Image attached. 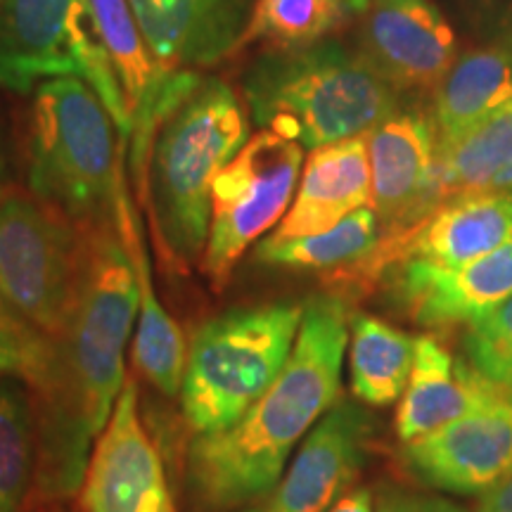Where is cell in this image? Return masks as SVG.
<instances>
[{"label": "cell", "mask_w": 512, "mask_h": 512, "mask_svg": "<svg viewBox=\"0 0 512 512\" xmlns=\"http://www.w3.org/2000/svg\"><path fill=\"white\" fill-rule=\"evenodd\" d=\"M3 183H5V166H3V157H0V200H3V197H5Z\"/></svg>", "instance_id": "836d02e7"}, {"label": "cell", "mask_w": 512, "mask_h": 512, "mask_svg": "<svg viewBox=\"0 0 512 512\" xmlns=\"http://www.w3.org/2000/svg\"><path fill=\"white\" fill-rule=\"evenodd\" d=\"M512 242V192L458 197L439 204L399 240H384L368 264V275L382 278L394 261L422 259L434 266H465Z\"/></svg>", "instance_id": "2e32d148"}, {"label": "cell", "mask_w": 512, "mask_h": 512, "mask_svg": "<svg viewBox=\"0 0 512 512\" xmlns=\"http://www.w3.org/2000/svg\"><path fill=\"white\" fill-rule=\"evenodd\" d=\"M0 375L27 384L36 406L53 399L62 377L55 339L36 328L5 297H0Z\"/></svg>", "instance_id": "484cf974"}, {"label": "cell", "mask_w": 512, "mask_h": 512, "mask_svg": "<svg viewBox=\"0 0 512 512\" xmlns=\"http://www.w3.org/2000/svg\"><path fill=\"white\" fill-rule=\"evenodd\" d=\"M418 337L370 313L349 318V380L361 403L387 408L406 392Z\"/></svg>", "instance_id": "cb8c5ba5"}, {"label": "cell", "mask_w": 512, "mask_h": 512, "mask_svg": "<svg viewBox=\"0 0 512 512\" xmlns=\"http://www.w3.org/2000/svg\"><path fill=\"white\" fill-rule=\"evenodd\" d=\"M358 55L396 93H434L458 60V38L430 0H373Z\"/></svg>", "instance_id": "4fadbf2b"}, {"label": "cell", "mask_w": 512, "mask_h": 512, "mask_svg": "<svg viewBox=\"0 0 512 512\" xmlns=\"http://www.w3.org/2000/svg\"><path fill=\"white\" fill-rule=\"evenodd\" d=\"M344 3H347L349 12H366L368 5L373 3V0H344Z\"/></svg>", "instance_id": "1f68e13d"}, {"label": "cell", "mask_w": 512, "mask_h": 512, "mask_svg": "<svg viewBox=\"0 0 512 512\" xmlns=\"http://www.w3.org/2000/svg\"><path fill=\"white\" fill-rule=\"evenodd\" d=\"M328 512H375V498L368 489H351Z\"/></svg>", "instance_id": "4dcf8cb0"}, {"label": "cell", "mask_w": 512, "mask_h": 512, "mask_svg": "<svg viewBox=\"0 0 512 512\" xmlns=\"http://www.w3.org/2000/svg\"><path fill=\"white\" fill-rule=\"evenodd\" d=\"M463 354L479 375L512 392V297L467 325Z\"/></svg>", "instance_id": "83f0119b"}, {"label": "cell", "mask_w": 512, "mask_h": 512, "mask_svg": "<svg viewBox=\"0 0 512 512\" xmlns=\"http://www.w3.org/2000/svg\"><path fill=\"white\" fill-rule=\"evenodd\" d=\"M256 0H128L152 57L166 72H195L242 46Z\"/></svg>", "instance_id": "e0dca14e"}, {"label": "cell", "mask_w": 512, "mask_h": 512, "mask_svg": "<svg viewBox=\"0 0 512 512\" xmlns=\"http://www.w3.org/2000/svg\"><path fill=\"white\" fill-rule=\"evenodd\" d=\"M0 3H3V0H0Z\"/></svg>", "instance_id": "d590c367"}, {"label": "cell", "mask_w": 512, "mask_h": 512, "mask_svg": "<svg viewBox=\"0 0 512 512\" xmlns=\"http://www.w3.org/2000/svg\"><path fill=\"white\" fill-rule=\"evenodd\" d=\"M76 299L60 347V389L36 406L38 467L29 503H60L81 489L88 451L126 382L124 358L140 292L117 221L83 223Z\"/></svg>", "instance_id": "6da1fadb"}, {"label": "cell", "mask_w": 512, "mask_h": 512, "mask_svg": "<svg viewBox=\"0 0 512 512\" xmlns=\"http://www.w3.org/2000/svg\"><path fill=\"white\" fill-rule=\"evenodd\" d=\"M38 425L24 382L0 375V512H24L34 494Z\"/></svg>", "instance_id": "d4e9b609"}, {"label": "cell", "mask_w": 512, "mask_h": 512, "mask_svg": "<svg viewBox=\"0 0 512 512\" xmlns=\"http://www.w3.org/2000/svg\"><path fill=\"white\" fill-rule=\"evenodd\" d=\"M242 91L256 124L309 150L370 133L401 112L399 93L335 41L268 50L247 69Z\"/></svg>", "instance_id": "3957f363"}, {"label": "cell", "mask_w": 512, "mask_h": 512, "mask_svg": "<svg viewBox=\"0 0 512 512\" xmlns=\"http://www.w3.org/2000/svg\"><path fill=\"white\" fill-rule=\"evenodd\" d=\"M401 460L430 489L482 498L512 472V392L403 444Z\"/></svg>", "instance_id": "30bf717a"}, {"label": "cell", "mask_w": 512, "mask_h": 512, "mask_svg": "<svg viewBox=\"0 0 512 512\" xmlns=\"http://www.w3.org/2000/svg\"><path fill=\"white\" fill-rule=\"evenodd\" d=\"M392 302L422 328L470 325L512 297V242L465 266L399 259L387 271Z\"/></svg>", "instance_id": "5bb4252c"}, {"label": "cell", "mask_w": 512, "mask_h": 512, "mask_svg": "<svg viewBox=\"0 0 512 512\" xmlns=\"http://www.w3.org/2000/svg\"><path fill=\"white\" fill-rule=\"evenodd\" d=\"M382 242V226L375 211L366 207L339 221L337 226L304 238L261 240L254 249V261L290 271L325 273L328 280L351 285L363 266L373 259Z\"/></svg>", "instance_id": "7402d4cb"}, {"label": "cell", "mask_w": 512, "mask_h": 512, "mask_svg": "<svg viewBox=\"0 0 512 512\" xmlns=\"http://www.w3.org/2000/svg\"><path fill=\"white\" fill-rule=\"evenodd\" d=\"M434 190L439 204L458 197L512 192V105L437 147Z\"/></svg>", "instance_id": "603a6c76"}, {"label": "cell", "mask_w": 512, "mask_h": 512, "mask_svg": "<svg viewBox=\"0 0 512 512\" xmlns=\"http://www.w3.org/2000/svg\"><path fill=\"white\" fill-rule=\"evenodd\" d=\"M370 437V415L358 403L339 399L306 434L273 489L240 512H328L366 465Z\"/></svg>", "instance_id": "8fae6325"}, {"label": "cell", "mask_w": 512, "mask_h": 512, "mask_svg": "<svg viewBox=\"0 0 512 512\" xmlns=\"http://www.w3.org/2000/svg\"><path fill=\"white\" fill-rule=\"evenodd\" d=\"M304 304L240 306L195 330L185 358L181 413L195 437L226 432L283 373Z\"/></svg>", "instance_id": "8992f818"}, {"label": "cell", "mask_w": 512, "mask_h": 512, "mask_svg": "<svg viewBox=\"0 0 512 512\" xmlns=\"http://www.w3.org/2000/svg\"><path fill=\"white\" fill-rule=\"evenodd\" d=\"M512 100V46L491 43L458 55L432 93L430 121L437 147L503 110Z\"/></svg>", "instance_id": "44dd1931"}, {"label": "cell", "mask_w": 512, "mask_h": 512, "mask_svg": "<svg viewBox=\"0 0 512 512\" xmlns=\"http://www.w3.org/2000/svg\"><path fill=\"white\" fill-rule=\"evenodd\" d=\"M126 150L98 93L79 76L43 81L29 128L31 195L76 223L114 219Z\"/></svg>", "instance_id": "5b68a950"}, {"label": "cell", "mask_w": 512, "mask_h": 512, "mask_svg": "<svg viewBox=\"0 0 512 512\" xmlns=\"http://www.w3.org/2000/svg\"><path fill=\"white\" fill-rule=\"evenodd\" d=\"M247 140L245 107L219 79H200L159 121L147 159V185L157 233L176 264L202 261L211 185Z\"/></svg>", "instance_id": "277c9868"}, {"label": "cell", "mask_w": 512, "mask_h": 512, "mask_svg": "<svg viewBox=\"0 0 512 512\" xmlns=\"http://www.w3.org/2000/svg\"><path fill=\"white\" fill-rule=\"evenodd\" d=\"M81 249V223L64 211L24 192L0 200V297L55 342L76 299Z\"/></svg>", "instance_id": "ba28073f"}, {"label": "cell", "mask_w": 512, "mask_h": 512, "mask_svg": "<svg viewBox=\"0 0 512 512\" xmlns=\"http://www.w3.org/2000/svg\"><path fill=\"white\" fill-rule=\"evenodd\" d=\"M114 221L124 238V245L131 254L133 268H136L140 309H138V330L133 339V361L145 380L162 392L164 396H178L183 384L185 358H188V344L176 320L169 316L159 302L155 283H152L150 259L143 245V233H140V221L133 214L131 200H128L126 181L121 183L117 195V209H114Z\"/></svg>", "instance_id": "ffe728a7"}, {"label": "cell", "mask_w": 512, "mask_h": 512, "mask_svg": "<svg viewBox=\"0 0 512 512\" xmlns=\"http://www.w3.org/2000/svg\"><path fill=\"white\" fill-rule=\"evenodd\" d=\"M302 164V145L264 128L214 178L202 256L211 290H226L247 249L283 223L297 195Z\"/></svg>", "instance_id": "9c48e42d"}, {"label": "cell", "mask_w": 512, "mask_h": 512, "mask_svg": "<svg viewBox=\"0 0 512 512\" xmlns=\"http://www.w3.org/2000/svg\"><path fill=\"white\" fill-rule=\"evenodd\" d=\"M475 512H512V472L479 498Z\"/></svg>", "instance_id": "f546056e"}, {"label": "cell", "mask_w": 512, "mask_h": 512, "mask_svg": "<svg viewBox=\"0 0 512 512\" xmlns=\"http://www.w3.org/2000/svg\"><path fill=\"white\" fill-rule=\"evenodd\" d=\"M505 394L477 373L465 358L453 356L434 335H418L415 361L396 411L401 444L425 437L448 422L477 411Z\"/></svg>", "instance_id": "ac0fdd59"}, {"label": "cell", "mask_w": 512, "mask_h": 512, "mask_svg": "<svg viewBox=\"0 0 512 512\" xmlns=\"http://www.w3.org/2000/svg\"><path fill=\"white\" fill-rule=\"evenodd\" d=\"M62 76H79L98 93L126 150L131 138L126 95L95 34L88 0H3L0 86L24 95Z\"/></svg>", "instance_id": "52a82bcc"}, {"label": "cell", "mask_w": 512, "mask_h": 512, "mask_svg": "<svg viewBox=\"0 0 512 512\" xmlns=\"http://www.w3.org/2000/svg\"><path fill=\"white\" fill-rule=\"evenodd\" d=\"M81 503L86 512H176L162 458L140 420L133 377L88 458Z\"/></svg>", "instance_id": "7c38bea8"}, {"label": "cell", "mask_w": 512, "mask_h": 512, "mask_svg": "<svg viewBox=\"0 0 512 512\" xmlns=\"http://www.w3.org/2000/svg\"><path fill=\"white\" fill-rule=\"evenodd\" d=\"M368 133L311 150L297 195L275 238H304L330 230L358 209L370 207Z\"/></svg>", "instance_id": "d6986e66"}, {"label": "cell", "mask_w": 512, "mask_h": 512, "mask_svg": "<svg viewBox=\"0 0 512 512\" xmlns=\"http://www.w3.org/2000/svg\"><path fill=\"white\" fill-rule=\"evenodd\" d=\"M347 15L344 0H256L242 46L259 38L278 48L311 46L332 34Z\"/></svg>", "instance_id": "4316f807"}, {"label": "cell", "mask_w": 512, "mask_h": 512, "mask_svg": "<svg viewBox=\"0 0 512 512\" xmlns=\"http://www.w3.org/2000/svg\"><path fill=\"white\" fill-rule=\"evenodd\" d=\"M349 318L347 302L339 294L306 299L283 373L233 427L190 441L185 472L200 508H245L273 489L294 446L339 401Z\"/></svg>", "instance_id": "7a4b0ae2"}, {"label": "cell", "mask_w": 512, "mask_h": 512, "mask_svg": "<svg viewBox=\"0 0 512 512\" xmlns=\"http://www.w3.org/2000/svg\"><path fill=\"white\" fill-rule=\"evenodd\" d=\"M510 105H512V100H510Z\"/></svg>", "instance_id": "e575fe53"}, {"label": "cell", "mask_w": 512, "mask_h": 512, "mask_svg": "<svg viewBox=\"0 0 512 512\" xmlns=\"http://www.w3.org/2000/svg\"><path fill=\"white\" fill-rule=\"evenodd\" d=\"M370 181L384 240H399L439 207L434 190L437 138L430 117L396 112L368 133Z\"/></svg>", "instance_id": "9a60e30c"}, {"label": "cell", "mask_w": 512, "mask_h": 512, "mask_svg": "<svg viewBox=\"0 0 512 512\" xmlns=\"http://www.w3.org/2000/svg\"><path fill=\"white\" fill-rule=\"evenodd\" d=\"M55 505L57 503H34V508L27 505V510H24V512H57Z\"/></svg>", "instance_id": "d6a6232c"}, {"label": "cell", "mask_w": 512, "mask_h": 512, "mask_svg": "<svg viewBox=\"0 0 512 512\" xmlns=\"http://www.w3.org/2000/svg\"><path fill=\"white\" fill-rule=\"evenodd\" d=\"M375 512H465V510L460 508V505L451 503L444 496L420 494V491L387 484L377 491Z\"/></svg>", "instance_id": "f1b7e54d"}]
</instances>
